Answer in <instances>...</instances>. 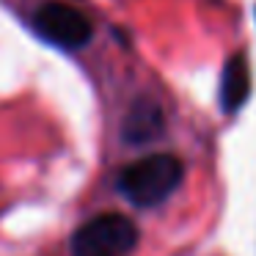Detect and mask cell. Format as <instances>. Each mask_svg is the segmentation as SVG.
I'll return each mask as SVG.
<instances>
[{"label":"cell","instance_id":"277c9868","mask_svg":"<svg viewBox=\"0 0 256 256\" xmlns=\"http://www.w3.org/2000/svg\"><path fill=\"white\" fill-rule=\"evenodd\" d=\"M162 130H166V116H162L160 105L152 100H138L124 116L122 138L132 146H144L160 138Z\"/></svg>","mask_w":256,"mask_h":256},{"label":"cell","instance_id":"5b68a950","mask_svg":"<svg viewBox=\"0 0 256 256\" xmlns=\"http://www.w3.org/2000/svg\"><path fill=\"white\" fill-rule=\"evenodd\" d=\"M250 94V69L245 56H234L226 61L223 66V78H220V105L226 113L240 110L245 105Z\"/></svg>","mask_w":256,"mask_h":256},{"label":"cell","instance_id":"7a4b0ae2","mask_svg":"<svg viewBox=\"0 0 256 256\" xmlns=\"http://www.w3.org/2000/svg\"><path fill=\"white\" fill-rule=\"evenodd\" d=\"M138 245V226L127 215L105 212L72 234V256H127Z\"/></svg>","mask_w":256,"mask_h":256},{"label":"cell","instance_id":"3957f363","mask_svg":"<svg viewBox=\"0 0 256 256\" xmlns=\"http://www.w3.org/2000/svg\"><path fill=\"white\" fill-rule=\"evenodd\" d=\"M34 30L61 50H80L88 44L91 34H94L88 17L80 8L61 3V0H50V3L36 8Z\"/></svg>","mask_w":256,"mask_h":256},{"label":"cell","instance_id":"6da1fadb","mask_svg":"<svg viewBox=\"0 0 256 256\" xmlns=\"http://www.w3.org/2000/svg\"><path fill=\"white\" fill-rule=\"evenodd\" d=\"M184 166L174 154H149L118 174V190L135 206H157L182 184Z\"/></svg>","mask_w":256,"mask_h":256}]
</instances>
